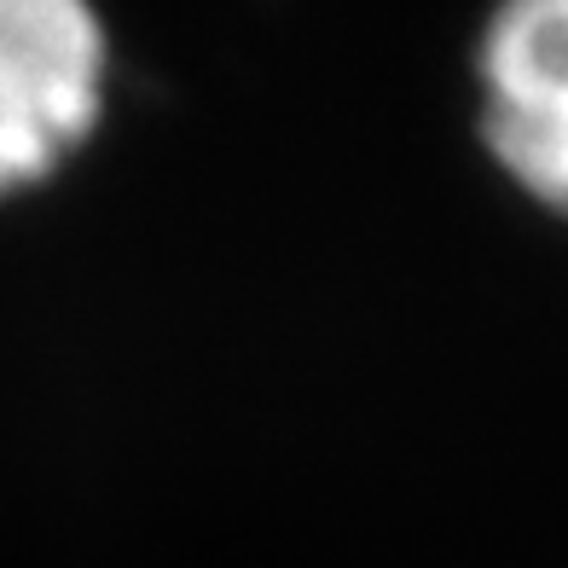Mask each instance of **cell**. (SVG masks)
Segmentation results:
<instances>
[{
	"mask_svg": "<svg viewBox=\"0 0 568 568\" xmlns=\"http://www.w3.org/2000/svg\"><path fill=\"white\" fill-rule=\"evenodd\" d=\"M476 140L534 210L568 221V0H516L470 47Z\"/></svg>",
	"mask_w": 568,
	"mask_h": 568,
	"instance_id": "obj_2",
	"label": "cell"
},
{
	"mask_svg": "<svg viewBox=\"0 0 568 568\" xmlns=\"http://www.w3.org/2000/svg\"><path fill=\"white\" fill-rule=\"evenodd\" d=\"M116 47L82 0H0V197L36 192L93 145Z\"/></svg>",
	"mask_w": 568,
	"mask_h": 568,
	"instance_id": "obj_1",
	"label": "cell"
}]
</instances>
